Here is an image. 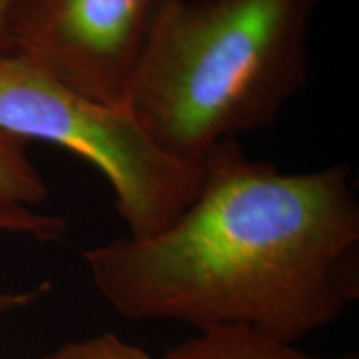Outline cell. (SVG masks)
Segmentation results:
<instances>
[{
    "label": "cell",
    "mask_w": 359,
    "mask_h": 359,
    "mask_svg": "<svg viewBox=\"0 0 359 359\" xmlns=\"http://www.w3.org/2000/svg\"><path fill=\"white\" fill-rule=\"evenodd\" d=\"M195 200L165 230L83 251L98 294L135 323L250 327L298 343L359 299L351 168L281 172L238 140L203 158Z\"/></svg>",
    "instance_id": "1"
},
{
    "label": "cell",
    "mask_w": 359,
    "mask_h": 359,
    "mask_svg": "<svg viewBox=\"0 0 359 359\" xmlns=\"http://www.w3.org/2000/svg\"><path fill=\"white\" fill-rule=\"evenodd\" d=\"M320 0H158L125 105L182 160L276 122L309 82Z\"/></svg>",
    "instance_id": "2"
},
{
    "label": "cell",
    "mask_w": 359,
    "mask_h": 359,
    "mask_svg": "<svg viewBox=\"0 0 359 359\" xmlns=\"http://www.w3.org/2000/svg\"><path fill=\"white\" fill-rule=\"evenodd\" d=\"M0 130L65 148L103 175L127 236L172 224L198 195L203 160L156 145L127 105L92 100L17 53L0 55Z\"/></svg>",
    "instance_id": "3"
},
{
    "label": "cell",
    "mask_w": 359,
    "mask_h": 359,
    "mask_svg": "<svg viewBox=\"0 0 359 359\" xmlns=\"http://www.w3.org/2000/svg\"><path fill=\"white\" fill-rule=\"evenodd\" d=\"M158 0H15L12 53L82 95L125 105Z\"/></svg>",
    "instance_id": "4"
},
{
    "label": "cell",
    "mask_w": 359,
    "mask_h": 359,
    "mask_svg": "<svg viewBox=\"0 0 359 359\" xmlns=\"http://www.w3.org/2000/svg\"><path fill=\"white\" fill-rule=\"evenodd\" d=\"M163 359H327L309 354L250 327H215L198 331L175 344ZM336 359H356L353 356Z\"/></svg>",
    "instance_id": "5"
},
{
    "label": "cell",
    "mask_w": 359,
    "mask_h": 359,
    "mask_svg": "<svg viewBox=\"0 0 359 359\" xmlns=\"http://www.w3.org/2000/svg\"><path fill=\"white\" fill-rule=\"evenodd\" d=\"M48 196V187L27 154V142L0 130V198L32 208Z\"/></svg>",
    "instance_id": "6"
},
{
    "label": "cell",
    "mask_w": 359,
    "mask_h": 359,
    "mask_svg": "<svg viewBox=\"0 0 359 359\" xmlns=\"http://www.w3.org/2000/svg\"><path fill=\"white\" fill-rule=\"evenodd\" d=\"M67 222L55 215L35 212L30 206L0 198V233L25 235L39 241H55L64 236Z\"/></svg>",
    "instance_id": "7"
},
{
    "label": "cell",
    "mask_w": 359,
    "mask_h": 359,
    "mask_svg": "<svg viewBox=\"0 0 359 359\" xmlns=\"http://www.w3.org/2000/svg\"><path fill=\"white\" fill-rule=\"evenodd\" d=\"M40 359H156L142 346L128 343L118 334L107 333L62 344Z\"/></svg>",
    "instance_id": "8"
},
{
    "label": "cell",
    "mask_w": 359,
    "mask_h": 359,
    "mask_svg": "<svg viewBox=\"0 0 359 359\" xmlns=\"http://www.w3.org/2000/svg\"><path fill=\"white\" fill-rule=\"evenodd\" d=\"M45 290H47V285H42L39 286V288L30 291H19V293H0V316L32 303Z\"/></svg>",
    "instance_id": "9"
},
{
    "label": "cell",
    "mask_w": 359,
    "mask_h": 359,
    "mask_svg": "<svg viewBox=\"0 0 359 359\" xmlns=\"http://www.w3.org/2000/svg\"><path fill=\"white\" fill-rule=\"evenodd\" d=\"M15 0H0V55L12 53L7 37V17Z\"/></svg>",
    "instance_id": "10"
}]
</instances>
